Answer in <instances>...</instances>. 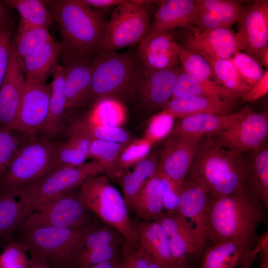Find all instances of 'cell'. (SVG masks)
<instances>
[{
  "label": "cell",
  "instance_id": "obj_12",
  "mask_svg": "<svg viewBox=\"0 0 268 268\" xmlns=\"http://www.w3.org/2000/svg\"><path fill=\"white\" fill-rule=\"evenodd\" d=\"M169 237L176 268H189V257L201 258L207 247L192 225L178 213L164 212L157 220Z\"/></svg>",
  "mask_w": 268,
  "mask_h": 268
},
{
  "label": "cell",
  "instance_id": "obj_44",
  "mask_svg": "<svg viewBox=\"0 0 268 268\" xmlns=\"http://www.w3.org/2000/svg\"><path fill=\"white\" fill-rule=\"evenodd\" d=\"M151 146L152 144L144 138L129 142L118 158L117 178L121 173L144 159L149 154Z\"/></svg>",
  "mask_w": 268,
  "mask_h": 268
},
{
  "label": "cell",
  "instance_id": "obj_22",
  "mask_svg": "<svg viewBox=\"0 0 268 268\" xmlns=\"http://www.w3.org/2000/svg\"><path fill=\"white\" fill-rule=\"evenodd\" d=\"M198 17V9L193 0L161 1L147 33L171 32L179 27L192 29L197 25Z\"/></svg>",
  "mask_w": 268,
  "mask_h": 268
},
{
  "label": "cell",
  "instance_id": "obj_6",
  "mask_svg": "<svg viewBox=\"0 0 268 268\" xmlns=\"http://www.w3.org/2000/svg\"><path fill=\"white\" fill-rule=\"evenodd\" d=\"M78 193L92 213L124 236L126 245L131 248L137 246L136 232L124 197L105 175L90 178L79 188Z\"/></svg>",
  "mask_w": 268,
  "mask_h": 268
},
{
  "label": "cell",
  "instance_id": "obj_19",
  "mask_svg": "<svg viewBox=\"0 0 268 268\" xmlns=\"http://www.w3.org/2000/svg\"><path fill=\"white\" fill-rule=\"evenodd\" d=\"M178 45L171 32L148 33L139 41L136 52L144 67L161 70L178 66Z\"/></svg>",
  "mask_w": 268,
  "mask_h": 268
},
{
  "label": "cell",
  "instance_id": "obj_32",
  "mask_svg": "<svg viewBox=\"0 0 268 268\" xmlns=\"http://www.w3.org/2000/svg\"><path fill=\"white\" fill-rule=\"evenodd\" d=\"M65 70L58 65L51 83L48 113L43 130L45 136L51 138L62 130L66 111L65 92Z\"/></svg>",
  "mask_w": 268,
  "mask_h": 268
},
{
  "label": "cell",
  "instance_id": "obj_7",
  "mask_svg": "<svg viewBox=\"0 0 268 268\" xmlns=\"http://www.w3.org/2000/svg\"><path fill=\"white\" fill-rule=\"evenodd\" d=\"M58 142L48 137L27 136L0 180V192H17L55 168Z\"/></svg>",
  "mask_w": 268,
  "mask_h": 268
},
{
  "label": "cell",
  "instance_id": "obj_21",
  "mask_svg": "<svg viewBox=\"0 0 268 268\" xmlns=\"http://www.w3.org/2000/svg\"><path fill=\"white\" fill-rule=\"evenodd\" d=\"M260 249L259 245L254 249L234 241H221L205 248L201 268H251Z\"/></svg>",
  "mask_w": 268,
  "mask_h": 268
},
{
  "label": "cell",
  "instance_id": "obj_58",
  "mask_svg": "<svg viewBox=\"0 0 268 268\" xmlns=\"http://www.w3.org/2000/svg\"><path fill=\"white\" fill-rule=\"evenodd\" d=\"M5 12V6L3 1L0 0V23L7 17Z\"/></svg>",
  "mask_w": 268,
  "mask_h": 268
},
{
  "label": "cell",
  "instance_id": "obj_46",
  "mask_svg": "<svg viewBox=\"0 0 268 268\" xmlns=\"http://www.w3.org/2000/svg\"><path fill=\"white\" fill-rule=\"evenodd\" d=\"M174 118L161 111L150 120L144 138L152 145L167 137L174 124Z\"/></svg>",
  "mask_w": 268,
  "mask_h": 268
},
{
  "label": "cell",
  "instance_id": "obj_1",
  "mask_svg": "<svg viewBox=\"0 0 268 268\" xmlns=\"http://www.w3.org/2000/svg\"><path fill=\"white\" fill-rule=\"evenodd\" d=\"M267 209L245 189L218 199L209 198L206 211L207 247L232 241L258 248L259 225L267 220Z\"/></svg>",
  "mask_w": 268,
  "mask_h": 268
},
{
  "label": "cell",
  "instance_id": "obj_13",
  "mask_svg": "<svg viewBox=\"0 0 268 268\" xmlns=\"http://www.w3.org/2000/svg\"><path fill=\"white\" fill-rule=\"evenodd\" d=\"M50 85L45 82L26 80L14 131L28 136L42 132L48 113Z\"/></svg>",
  "mask_w": 268,
  "mask_h": 268
},
{
  "label": "cell",
  "instance_id": "obj_30",
  "mask_svg": "<svg viewBox=\"0 0 268 268\" xmlns=\"http://www.w3.org/2000/svg\"><path fill=\"white\" fill-rule=\"evenodd\" d=\"M131 211L144 221H156L165 212L162 185L158 171L141 188L132 203Z\"/></svg>",
  "mask_w": 268,
  "mask_h": 268
},
{
  "label": "cell",
  "instance_id": "obj_27",
  "mask_svg": "<svg viewBox=\"0 0 268 268\" xmlns=\"http://www.w3.org/2000/svg\"><path fill=\"white\" fill-rule=\"evenodd\" d=\"M61 45L53 39L38 47L21 61L26 80L45 82L53 74L61 53Z\"/></svg>",
  "mask_w": 268,
  "mask_h": 268
},
{
  "label": "cell",
  "instance_id": "obj_3",
  "mask_svg": "<svg viewBox=\"0 0 268 268\" xmlns=\"http://www.w3.org/2000/svg\"><path fill=\"white\" fill-rule=\"evenodd\" d=\"M186 178L203 188L210 199L245 190L244 154L221 147L210 136L200 139Z\"/></svg>",
  "mask_w": 268,
  "mask_h": 268
},
{
  "label": "cell",
  "instance_id": "obj_52",
  "mask_svg": "<svg viewBox=\"0 0 268 268\" xmlns=\"http://www.w3.org/2000/svg\"><path fill=\"white\" fill-rule=\"evenodd\" d=\"M268 93V70L264 71L261 78L252 87L250 91L242 98L245 102H254Z\"/></svg>",
  "mask_w": 268,
  "mask_h": 268
},
{
  "label": "cell",
  "instance_id": "obj_41",
  "mask_svg": "<svg viewBox=\"0 0 268 268\" xmlns=\"http://www.w3.org/2000/svg\"><path fill=\"white\" fill-rule=\"evenodd\" d=\"M78 132L89 136L92 139L112 141L126 143L130 141L129 133L121 127L99 126L81 120L73 124L69 132Z\"/></svg>",
  "mask_w": 268,
  "mask_h": 268
},
{
  "label": "cell",
  "instance_id": "obj_47",
  "mask_svg": "<svg viewBox=\"0 0 268 268\" xmlns=\"http://www.w3.org/2000/svg\"><path fill=\"white\" fill-rule=\"evenodd\" d=\"M22 243L8 244L0 255V268H29L30 259Z\"/></svg>",
  "mask_w": 268,
  "mask_h": 268
},
{
  "label": "cell",
  "instance_id": "obj_59",
  "mask_svg": "<svg viewBox=\"0 0 268 268\" xmlns=\"http://www.w3.org/2000/svg\"><path fill=\"white\" fill-rule=\"evenodd\" d=\"M148 268H164L162 266L159 264L154 262V261L150 265Z\"/></svg>",
  "mask_w": 268,
  "mask_h": 268
},
{
  "label": "cell",
  "instance_id": "obj_33",
  "mask_svg": "<svg viewBox=\"0 0 268 268\" xmlns=\"http://www.w3.org/2000/svg\"><path fill=\"white\" fill-rule=\"evenodd\" d=\"M181 69L176 77L172 98L189 96H202L221 100L239 98L218 84L203 83Z\"/></svg>",
  "mask_w": 268,
  "mask_h": 268
},
{
  "label": "cell",
  "instance_id": "obj_35",
  "mask_svg": "<svg viewBox=\"0 0 268 268\" xmlns=\"http://www.w3.org/2000/svg\"><path fill=\"white\" fill-rule=\"evenodd\" d=\"M24 206L17 192H0V240L8 239L24 218Z\"/></svg>",
  "mask_w": 268,
  "mask_h": 268
},
{
  "label": "cell",
  "instance_id": "obj_42",
  "mask_svg": "<svg viewBox=\"0 0 268 268\" xmlns=\"http://www.w3.org/2000/svg\"><path fill=\"white\" fill-rule=\"evenodd\" d=\"M27 136L16 131L0 128V180Z\"/></svg>",
  "mask_w": 268,
  "mask_h": 268
},
{
  "label": "cell",
  "instance_id": "obj_53",
  "mask_svg": "<svg viewBox=\"0 0 268 268\" xmlns=\"http://www.w3.org/2000/svg\"><path fill=\"white\" fill-rule=\"evenodd\" d=\"M76 149L89 158L90 146L93 139L88 135L78 132H69L67 139Z\"/></svg>",
  "mask_w": 268,
  "mask_h": 268
},
{
  "label": "cell",
  "instance_id": "obj_54",
  "mask_svg": "<svg viewBox=\"0 0 268 268\" xmlns=\"http://www.w3.org/2000/svg\"><path fill=\"white\" fill-rule=\"evenodd\" d=\"M88 6L96 8H105L114 5H118L123 3L124 0H82Z\"/></svg>",
  "mask_w": 268,
  "mask_h": 268
},
{
  "label": "cell",
  "instance_id": "obj_20",
  "mask_svg": "<svg viewBox=\"0 0 268 268\" xmlns=\"http://www.w3.org/2000/svg\"><path fill=\"white\" fill-rule=\"evenodd\" d=\"M244 51L254 59L268 46V0L253 1L238 22Z\"/></svg>",
  "mask_w": 268,
  "mask_h": 268
},
{
  "label": "cell",
  "instance_id": "obj_45",
  "mask_svg": "<svg viewBox=\"0 0 268 268\" xmlns=\"http://www.w3.org/2000/svg\"><path fill=\"white\" fill-rule=\"evenodd\" d=\"M230 60L241 78L251 87L264 73L260 63L246 53L239 52Z\"/></svg>",
  "mask_w": 268,
  "mask_h": 268
},
{
  "label": "cell",
  "instance_id": "obj_5",
  "mask_svg": "<svg viewBox=\"0 0 268 268\" xmlns=\"http://www.w3.org/2000/svg\"><path fill=\"white\" fill-rule=\"evenodd\" d=\"M93 220L80 227H36L22 229L21 243L29 251L30 260L46 263L53 268H72Z\"/></svg>",
  "mask_w": 268,
  "mask_h": 268
},
{
  "label": "cell",
  "instance_id": "obj_4",
  "mask_svg": "<svg viewBox=\"0 0 268 268\" xmlns=\"http://www.w3.org/2000/svg\"><path fill=\"white\" fill-rule=\"evenodd\" d=\"M90 102L111 98H135V87L140 62L137 52L130 50L98 53L91 58Z\"/></svg>",
  "mask_w": 268,
  "mask_h": 268
},
{
  "label": "cell",
  "instance_id": "obj_18",
  "mask_svg": "<svg viewBox=\"0 0 268 268\" xmlns=\"http://www.w3.org/2000/svg\"><path fill=\"white\" fill-rule=\"evenodd\" d=\"M252 111L251 108L247 105L238 111L228 114L200 113L184 117L174 124L168 137L213 136L231 127Z\"/></svg>",
  "mask_w": 268,
  "mask_h": 268
},
{
  "label": "cell",
  "instance_id": "obj_49",
  "mask_svg": "<svg viewBox=\"0 0 268 268\" xmlns=\"http://www.w3.org/2000/svg\"><path fill=\"white\" fill-rule=\"evenodd\" d=\"M11 25L7 17L0 23V87L6 73L10 55Z\"/></svg>",
  "mask_w": 268,
  "mask_h": 268
},
{
  "label": "cell",
  "instance_id": "obj_40",
  "mask_svg": "<svg viewBox=\"0 0 268 268\" xmlns=\"http://www.w3.org/2000/svg\"><path fill=\"white\" fill-rule=\"evenodd\" d=\"M52 39L47 28L20 25L12 47L17 57L22 60L40 45Z\"/></svg>",
  "mask_w": 268,
  "mask_h": 268
},
{
  "label": "cell",
  "instance_id": "obj_34",
  "mask_svg": "<svg viewBox=\"0 0 268 268\" xmlns=\"http://www.w3.org/2000/svg\"><path fill=\"white\" fill-rule=\"evenodd\" d=\"M201 55L208 62L217 84L239 98L250 91L252 87L241 78L230 59H218L206 54Z\"/></svg>",
  "mask_w": 268,
  "mask_h": 268
},
{
  "label": "cell",
  "instance_id": "obj_10",
  "mask_svg": "<svg viewBox=\"0 0 268 268\" xmlns=\"http://www.w3.org/2000/svg\"><path fill=\"white\" fill-rule=\"evenodd\" d=\"M92 212L73 190L52 200L31 211L21 222V229L36 227H80L93 220Z\"/></svg>",
  "mask_w": 268,
  "mask_h": 268
},
{
  "label": "cell",
  "instance_id": "obj_28",
  "mask_svg": "<svg viewBox=\"0 0 268 268\" xmlns=\"http://www.w3.org/2000/svg\"><path fill=\"white\" fill-rule=\"evenodd\" d=\"M246 170L245 189L268 208V145L243 153Z\"/></svg>",
  "mask_w": 268,
  "mask_h": 268
},
{
  "label": "cell",
  "instance_id": "obj_11",
  "mask_svg": "<svg viewBox=\"0 0 268 268\" xmlns=\"http://www.w3.org/2000/svg\"><path fill=\"white\" fill-rule=\"evenodd\" d=\"M210 137L218 146L236 152L256 150L268 143V112L252 111L220 134Z\"/></svg>",
  "mask_w": 268,
  "mask_h": 268
},
{
  "label": "cell",
  "instance_id": "obj_15",
  "mask_svg": "<svg viewBox=\"0 0 268 268\" xmlns=\"http://www.w3.org/2000/svg\"><path fill=\"white\" fill-rule=\"evenodd\" d=\"M201 138L188 135L169 137L159 154L158 170L167 176L180 192Z\"/></svg>",
  "mask_w": 268,
  "mask_h": 268
},
{
  "label": "cell",
  "instance_id": "obj_39",
  "mask_svg": "<svg viewBox=\"0 0 268 268\" xmlns=\"http://www.w3.org/2000/svg\"><path fill=\"white\" fill-rule=\"evenodd\" d=\"M178 50L179 60L184 72L203 83L217 84L213 80V74L208 62L202 55L186 49L179 44Z\"/></svg>",
  "mask_w": 268,
  "mask_h": 268
},
{
  "label": "cell",
  "instance_id": "obj_60",
  "mask_svg": "<svg viewBox=\"0 0 268 268\" xmlns=\"http://www.w3.org/2000/svg\"><path fill=\"white\" fill-rule=\"evenodd\" d=\"M121 268H131L129 264L125 260H122Z\"/></svg>",
  "mask_w": 268,
  "mask_h": 268
},
{
  "label": "cell",
  "instance_id": "obj_29",
  "mask_svg": "<svg viewBox=\"0 0 268 268\" xmlns=\"http://www.w3.org/2000/svg\"><path fill=\"white\" fill-rule=\"evenodd\" d=\"M63 66L65 70V92L67 111L90 102L91 69L89 63L86 62H76Z\"/></svg>",
  "mask_w": 268,
  "mask_h": 268
},
{
  "label": "cell",
  "instance_id": "obj_51",
  "mask_svg": "<svg viewBox=\"0 0 268 268\" xmlns=\"http://www.w3.org/2000/svg\"><path fill=\"white\" fill-rule=\"evenodd\" d=\"M122 259L126 261L131 268H148L153 261L149 255L138 246L131 248L125 243L122 248Z\"/></svg>",
  "mask_w": 268,
  "mask_h": 268
},
{
  "label": "cell",
  "instance_id": "obj_2",
  "mask_svg": "<svg viewBox=\"0 0 268 268\" xmlns=\"http://www.w3.org/2000/svg\"><path fill=\"white\" fill-rule=\"evenodd\" d=\"M52 1V16L61 28L63 65L89 63L100 52L107 21L82 0Z\"/></svg>",
  "mask_w": 268,
  "mask_h": 268
},
{
  "label": "cell",
  "instance_id": "obj_48",
  "mask_svg": "<svg viewBox=\"0 0 268 268\" xmlns=\"http://www.w3.org/2000/svg\"><path fill=\"white\" fill-rule=\"evenodd\" d=\"M87 158L67 140L58 142L55 160V168L79 166L84 164Z\"/></svg>",
  "mask_w": 268,
  "mask_h": 268
},
{
  "label": "cell",
  "instance_id": "obj_43",
  "mask_svg": "<svg viewBox=\"0 0 268 268\" xmlns=\"http://www.w3.org/2000/svg\"><path fill=\"white\" fill-rule=\"evenodd\" d=\"M122 246L113 245L92 250H80L74 261L72 268H88L119 258Z\"/></svg>",
  "mask_w": 268,
  "mask_h": 268
},
{
  "label": "cell",
  "instance_id": "obj_37",
  "mask_svg": "<svg viewBox=\"0 0 268 268\" xmlns=\"http://www.w3.org/2000/svg\"><path fill=\"white\" fill-rule=\"evenodd\" d=\"M128 143L93 139L89 158H93L102 167L109 179L117 180L118 158Z\"/></svg>",
  "mask_w": 268,
  "mask_h": 268
},
{
  "label": "cell",
  "instance_id": "obj_50",
  "mask_svg": "<svg viewBox=\"0 0 268 268\" xmlns=\"http://www.w3.org/2000/svg\"><path fill=\"white\" fill-rule=\"evenodd\" d=\"M159 172L163 188L164 210L165 212L177 213L180 192L167 176Z\"/></svg>",
  "mask_w": 268,
  "mask_h": 268
},
{
  "label": "cell",
  "instance_id": "obj_9",
  "mask_svg": "<svg viewBox=\"0 0 268 268\" xmlns=\"http://www.w3.org/2000/svg\"><path fill=\"white\" fill-rule=\"evenodd\" d=\"M151 0H125L107 21L99 53L134 45L147 34L155 8Z\"/></svg>",
  "mask_w": 268,
  "mask_h": 268
},
{
  "label": "cell",
  "instance_id": "obj_57",
  "mask_svg": "<svg viewBox=\"0 0 268 268\" xmlns=\"http://www.w3.org/2000/svg\"><path fill=\"white\" fill-rule=\"evenodd\" d=\"M29 268H53L48 264L38 261L30 260V266Z\"/></svg>",
  "mask_w": 268,
  "mask_h": 268
},
{
  "label": "cell",
  "instance_id": "obj_56",
  "mask_svg": "<svg viewBox=\"0 0 268 268\" xmlns=\"http://www.w3.org/2000/svg\"><path fill=\"white\" fill-rule=\"evenodd\" d=\"M257 59L268 69V46L265 47L259 54Z\"/></svg>",
  "mask_w": 268,
  "mask_h": 268
},
{
  "label": "cell",
  "instance_id": "obj_23",
  "mask_svg": "<svg viewBox=\"0 0 268 268\" xmlns=\"http://www.w3.org/2000/svg\"><path fill=\"white\" fill-rule=\"evenodd\" d=\"M133 223L136 232L137 246L164 268H176L169 237L162 225L156 221Z\"/></svg>",
  "mask_w": 268,
  "mask_h": 268
},
{
  "label": "cell",
  "instance_id": "obj_16",
  "mask_svg": "<svg viewBox=\"0 0 268 268\" xmlns=\"http://www.w3.org/2000/svg\"><path fill=\"white\" fill-rule=\"evenodd\" d=\"M181 41V43H178L186 49L218 59H230L244 50L238 33L227 28L200 32L192 30V32L183 36Z\"/></svg>",
  "mask_w": 268,
  "mask_h": 268
},
{
  "label": "cell",
  "instance_id": "obj_26",
  "mask_svg": "<svg viewBox=\"0 0 268 268\" xmlns=\"http://www.w3.org/2000/svg\"><path fill=\"white\" fill-rule=\"evenodd\" d=\"M237 100H221L202 96L172 98L161 111L174 118L200 113L228 114L234 112Z\"/></svg>",
  "mask_w": 268,
  "mask_h": 268
},
{
  "label": "cell",
  "instance_id": "obj_36",
  "mask_svg": "<svg viewBox=\"0 0 268 268\" xmlns=\"http://www.w3.org/2000/svg\"><path fill=\"white\" fill-rule=\"evenodd\" d=\"M5 7L16 10L20 14V25L48 28L53 16L42 1L39 0H5Z\"/></svg>",
  "mask_w": 268,
  "mask_h": 268
},
{
  "label": "cell",
  "instance_id": "obj_55",
  "mask_svg": "<svg viewBox=\"0 0 268 268\" xmlns=\"http://www.w3.org/2000/svg\"><path fill=\"white\" fill-rule=\"evenodd\" d=\"M122 261L120 258L102 263L88 268H121Z\"/></svg>",
  "mask_w": 268,
  "mask_h": 268
},
{
  "label": "cell",
  "instance_id": "obj_31",
  "mask_svg": "<svg viewBox=\"0 0 268 268\" xmlns=\"http://www.w3.org/2000/svg\"><path fill=\"white\" fill-rule=\"evenodd\" d=\"M159 157L156 153L149 154L134 165L133 171L123 172L118 177L129 211L141 188L158 171Z\"/></svg>",
  "mask_w": 268,
  "mask_h": 268
},
{
  "label": "cell",
  "instance_id": "obj_24",
  "mask_svg": "<svg viewBox=\"0 0 268 268\" xmlns=\"http://www.w3.org/2000/svg\"><path fill=\"white\" fill-rule=\"evenodd\" d=\"M209 199L203 188L186 178L180 191L177 213L190 222L206 244V211Z\"/></svg>",
  "mask_w": 268,
  "mask_h": 268
},
{
  "label": "cell",
  "instance_id": "obj_14",
  "mask_svg": "<svg viewBox=\"0 0 268 268\" xmlns=\"http://www.w3.org/2000/svg\"><path fill=\"white\" fill-rule=\"evenodd\" d=\"M179 67L161 70L144 67L140 63L135 87V98L152 110L162 108L172 99Z\"/></svg>",
  "mask_w": 268,
  "mask_h": 268
},
{
  "label": "cell",
  "instance_id": "obj_38",
  "mask_svg": "<svg viewBox=\"0 0 268 268\" xmlns=\"http://www.w3.org/2000/svg\"><path fill=\"white\" fill-rule=\"evenodd\" d=\"M93 124L121 127L126 120V110L119 100L105 98L94 103L87 118L84 119Z\"/></svg>",
  "mask_w": 268,
  "mask_h": 268
},
{
  "label": "cell",
  "instance_id": "obj_8",
  "mask_svg": "<svg viewBox=\"0 0 268 268\" xmlns=\"http://www.w3.org/2000/svg\"><path fill=\"white\" fill-rule=\"evenodd\" d=\"M104 173L103 169L95 161L74 167L55 168L17 191L24 206L23 219L40 205L79 188L90 178Z\"/></svg>",
  "mask_w": 268,
  "mask_h": 268
},
{
  "label": "cell",
  "instance_id": "obj_25",
  "mask_svg": "<svg viewBox=\"0 0 268 268\" xmlns=\"http://www.w3.org/2000/svg\"><path fill=\"white\" fill-rule=\"evenodd\" d=\"M201 26L204 30L229 27L238 22L245 9L231 0H195Z\"/></svg>",
  "mask_w": 268,
  "mask_h": 268
},
{
  "label": "cell",
  "instance_id": "obj_17",
  "mask_svg": "<svg viewBox=\"0 0 268 268\" xmlns=\"http://www.w3.org/2000/svg\"><path fill=\"white\" fill-rule=\"evenodd\" d=\"M26 84L21 60L12 44L8 66L0 87V128L14 130Z\"/></svg>",
  "mask_w": 268,
  "mask_h": 268
}]
</instances>
